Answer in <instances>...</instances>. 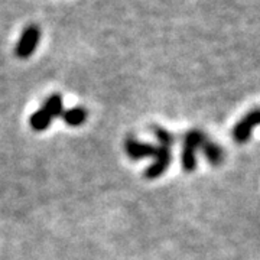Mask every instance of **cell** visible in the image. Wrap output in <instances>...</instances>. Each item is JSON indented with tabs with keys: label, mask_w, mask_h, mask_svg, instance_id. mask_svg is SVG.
Masks as SVG:
<instances>
[{
	"label": "cell",
	"mask_w": 260,
	"mask_h": 260,
	"mask_svg": "<svg viewBox=\"0 0 260 260\" xmlns=\"http://www.w3.org/2000/svg\"><path fill=\"white\" fill-rule=\"evenodd\" d=\"M207 140L205 135L201 130H189L185 136V145H184V153H182V167L186 172H192L197 168V149L203 148L204 142Z\"/></svg>",
	"instance_id": "6da1fadb"
},
{
	"label": "cell",
	"mask_w": 260,
	"mask_h": 260,
	"mask_svg": "<svg viewBox=\"0 0 260 260\" xmlns=\"http://www.w3.org/2000/svg\"><path fill=\"white\" fill-rule=\"evenodd\" d=\"M39 38H41V30L38 28L37 25H29L28 28L23 30L22 37L19 39L18 45L15 48V54L18 58H29V56L34 54L35 48L38 47V42H39Z\"/></svg>",
	"instance_id": "7a4b0ae2"
},
{
	"label": "cell",
	"mask_w": 260,
	"mask_h": 260,
	"mask_svg": "<svg viewBox=\"0 0 260 260\" xmlns=\"http://www.w3.org/2000/svg\"><path fill=\"white\" fill-rule=\"evenodd\" d=\"M259 124V109H253L233 129V139L239 143L247 142L251 135V130Z\"/></svg>",
	"instance_id": "3957f363"
},
{
	"label": "cell",
	"mask_w": 260,
	"mask_h": 260,
	"mask_svg": "<svg viewBox=\"0 0 260 260\" xmlns=\"http://www.w3.org/2000/svg\"><path fill=\"white\" fill-rule=\"evenodd\" d=\"M171 160H172L171 149L159 146L158 152L155 155V162L145 171V177L148 179H155V178L160 177L171 165Z\"/></svg>",
	"instance_id": "277c9868"
},
{
	"label": "cell",
	"mask_w": 260,
	"mask_h": 260,
	"mask_svg": "<svg viewBox=\"0 0 260 260\" xmlns=\"http://www.w3.org/2000/svg\"><path fill=\"white\" fill-rule=\"evenodd\" d=\"M126 152H127L130 159H133V160L152 158V156L155 158V155L158 152V146L130 138V139L126 140Z\"/></svg>",
	"instance_id": "5b68a950"
},
{
	"label": "cell",
	"mask_w": 260,
	"mask_h": 260,
	"mask_svg": "<svg viewBox=\"0 0 260 260\" xmlns=\"http://www.w3.org/2000/svg\"><path fill=\"white\" fill-rule=\"evenodd\" d=\"M61 117L70 126H81L87 119V110L83 107H73V109L64 110Z\"/></svg>",
	"instance_id": "8992f818"
},
{
	"label": "cell",
	"mask_w": 260,
	"mask_h": 260,
	"mask_svg": "<svg viewBox=\"0 0 260 260\" xmlns=\"http://www.w3.org/2000/svg\"><path fill=\"white\" fill-rule=\"evenodd\" d=\"M201 149H204L205 158L210 160V164H213V165H220V164L223 162L224 152L223 149L220 148L217 143H214L211 140L207 139Z\"/></svg>",
	"instance_id": "52a82bcc"
},
{
	"label": "cell",
	"mask_w": 260,
	"mask_h": 260,
	"mask_svg": "<svg viewBox=\"0 0 260 260\" xmlns=\"http://www.w3.org/2000/svg\"><path fill=\"white\" fill-rule=\"evenodd\" d=\"M42 109H44L52 119L61 116L62 112H64V106H62V99H61V95H59V94H52V95H49Z\"/></svg>",
	"instance_id": "ba28073f"
},
{
	"label": "cell",
	"mask_w": 260,
	"mask_h": 260,
	"mask_svg": "<svg viewBox=\"0 0 260 260\" xmlns=\"http://www.w3.org/2000/svg\"><path fill=\"white\" fill-rule=\"evenodd\" d=\"M51 121H52V117L44 109H39L38 112H35L30 116L29 123H30V126H32L34 130L42 132V130L48 129V126L51 124Z\"/></svg>",
	"instance_id": "9c48e42d"
},
{
	"label": "cell",
	"mask_w": 260,
	"mask_h": 260,
	"mask_svg": "<svg viewBox=\"0 0 260 260\" xmlns=\"http://www.w3.org/2000/svg\"><path fill=\"white\" fill-rule=\"evenodd\" d=\"M153 133H155V138L158 139L159 145L162 146V148H168L171 149V146L174 145V142H175V138L172 136V133L171 132H168V130L162 129V127H153Z\"/></svg>",
	"instance_id": "30bf717a"
}]
</instances>
